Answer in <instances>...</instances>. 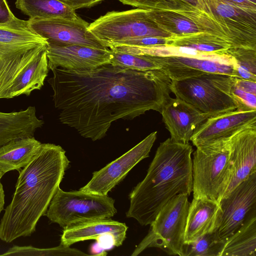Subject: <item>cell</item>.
I'll use <instances>...</instances> for the list:
<instances>
[{"label": "cell", "mask_w": 256, "mask_h": 256, "mask_svg": "<svg viewBox=\"0 0 256 256\" xmlns=\"http://www.w3.org/2000/svg\"><path fill=\"white\" fill-rule=\"evenodd\" d=\"M48 80L63 124L93 141L112 124L132 120L150 110L160 112L171 98L172 80L162 70L139 71L111 63L88 70L56 68Z\"/></svg>", "instance_id": "obj_1"}, {"label": "cell", "mask_w": 256, "mask_h": 256, "mask_svg": "<svg viewBox=\"0 0 256 256\" xmlns=\"http://www.w3.org/2000/svg\"><path fill=\"white\" fill-rule=\"evenodd\" d=\"M69 164L60 146L42 144L32 161L19 171L12 198L0 222V240L9 243L35 232Z\"/></svg>", "instance_id": "obj_2"}, {"label": "cell", "mask_w": 256, "mask_h": 256, "mask_svg": "<svg viewBox=\"0 0 256 256\" xmlns=\"http://www.w3.org/2000/svg\"><path fill=\"white\" fill-rule=\"evenodd\" d=\"M191 145L168 138L161 142L144 178L129 196L126 216L142 226L150 224L162 207L176 196L192 192Z\"/></svg>", "instance_id": "obj_3"}, {"label": "cell", "mask_w": 256, "mask_h": 256, "mask_svg": "<svg viewBox=\"0 0 256 256\" xmlns=\"http://www.w3.org/2000/svg\"><path fill=\"white\" fill-rule=\"evenodd\" d=\"M48 44L30 28L28 20L16 17L0 24V98H8L15 80Z\"/></svg>", "instance_id": "obj_4"}, {"label": "cell", "mask_w": 256, "mask_h": 256, "mask_svg": "<svg viewBox=\"0 0 256 256\" xmlns=\"http://www.w3.org/2000/svg\"><path fill=\"white\" fill-rule=\"evenodd\" d=\"M235 77L208 73L192 78L172 80L171 92L210 117L238 108L232 90Z\"/></svg>", "instance_id": "obj_5"}, {"label": "cell", "mask_w": 256, "mask_h": 256, "mask_svg": "<svg viewBox=\"0 0 256 256\" xmlns=\"http://www.w3.org/2000/svg\"><path fill=\"white\" fill-rule=\"evenodd\" d=\"M186 194H178L168 201L150 224L148 234L136 247L132 256L154 247L169 255L182 256L187 216L190 205Z\"/></svg>", "instance_id": "obj_6"}, {"label": "cell", "mask_w": 256, "mask_h": 256, "mask_svg": "<svg viewBox=\"0 0 256 256\" xmlns=\"http://www.w3.org/2000/svg\"><path fill=\"white\" fill-rule=\"evenodd\" d=\"M114 204V200L108 196L80 190L65 192L59 188L45 216L64 228L82 222L110 218L117 212Z\"/></svg>", "instance_id": "obj_7"}, {"label": "cell", "mask_w": 256, "mask_h": 256, "mask_svg": "<svg viewBox=\"0 0 256 256\" xmlns=\"http://www.w3.org/2000/svg\"><path fill=\"white\" fill-rule=\"evenodd\" d=\"M148 10L137 8L109 12L90 24L88 30L107 48L142 37L170 38L150 17Z\"/></svg>", "instance_id": "obj_8"}, {"label": "cell", "mask_w": 256, "mask_h": 256, "mask_svg": "<svg viewBox=\"0 0 256 256\" xmlns=\"http://www.w3.org/2000/svg\"><path fill=\"white\" fill-rule=\"evenodd\" d=\"M192 160L194 198L218 200L228 163V140L196 147Z\"/></svg>", "instance_id": "obj_9"}, {"label": "cell", "mask_w": 256, "mask_h": 256, "mask_svg": "<svg viewBox=\"0 0 256 256\" xmlns=\"http://www.w3.org/2000/svg\"><path fill=\"white\" fill-rule=\"evenodd\" d=\"M196 7L214 22L232 48L256 50V12L219 0H198Z\"/></svg>", "instance_id": "obj_10"}, {"label": "cell", "mask_w": 256, "mask_h": 256, "mask_svg": "<svg viewBox=\"0 0 256 256\" xmlns=\"http://www.w3.org/2000/svg\"><path fill=\"white\" fill-rule=\"evenodd\" d=\"M218 203L220 210L214 232L220 240L226 242L256 208V172L222 198Z\"/></svg>", "instance_id": "obj_11"}, {"label": "cell", "mask_w": 256, "mask_h": 256, "mask_svg": "<svg viewBox=\"0 0 256 256\" xmlns=\"http://www.w3.org/2000/svg\"><path fill=\"white\" fill-rule=\"evenodd\" d=\"M172 80H179L208 73L234 77V60L224 52L209 53L202 56H150Z\"/></svg>", "instance_id": "obj_12"}, {"label": "cell", "mask_w": 256, "mask_h": 256, "mask_svg": "<svg viewBox=\"0 0 256 256\" xmlns=\"http://www.w3.org/2000/svg\"><path fill=\"white\" fill-rule=\"evenodd\" d=\"M230 154L226 177L218 202L250 174L256 172V124L228 140Z\"/></svg>", "instance_id": "obj_13"}, {"label": "cell", "mask_w": 256, "mask_h": 256, "mask_svg": "<svg viewBox=\"0 0 256 256\" xmlns=\"http://www.w3.org/2000/svg\"><path fill=\"white\" fill-rule=\"evenodd\" d=\"M157 132L148 135L123 155L100 170L93 172L90 182L80 190L94 194L108 196L140 162L149 156L156 140Z\"/></svg>", "instance_id": "obj_14"}, {"label": "cell", "mask_w": 256, "mask_h": 256, "mask_svg": "<svg viewBox=\"0 0 256 256\" xmlns=\"http://www.w3.org/2000/svg\"><path fill=\"white\" fill-rule=\"evenodd\" d=\"M28 21L30 28L48 42L108 48L88 30L90 24L79 16L76 19L29 18Z\"/></svg>", "instance_id": "obj_15"}, {"label": "cell", "mask_w": 256, "mask_h": 256, "mask_svg": "<svg viewBox=\"0 0 256 256\" xmlns=\"http://www.w3.org/2000/svg\"><path fill=\"white\" fill-rule=\"evenodd\" d=\"M48 67L68 70H88L110 63L112 52L88 46L48 42Z\"/></svg>", "instance_id": "obj_16"}, {"label": "cell", "mask_w": 256, "mask_h": 256, "mask_svg": "<svg viewBox=\"0 0 256 256\" xmlns=\"http://www.w3.org/2000/svg\"><path fill=\"white\" fill-rule=\"evenodd\" d=\"M256 124V110L236 108L211 116L196 129L190 141L196 147L228 140L241 130Z\"/></svg>", "instance_id": "obj_17"}, {"label": "cell", "mask_w": 256, "mask_h": 256, "mask_svg": "<svg viewBox=\"0 0 256 256\" xmlns=\"http://www.w3.org/2000/svg\"><path fill=\"white\" fill-rule=\"evenodd\" d=\"M174 141L188 144L194 133L209 116L184 101L170 98L160 112Z\"/></svg>", "instance_id": "obj_18"}, {"label": "cell", "mask_w": 256, "mask_h": 256, "mask_svg": "<svg viewBox=\"0 0 256 256\" xmlns=\"http://www.w3.org/2000/svg\"><path fill=\"white\" fill-rule=\"evenodd\" d=\"M128 228L125 224L110 218L77 222L64 228L60 244L70 246L81 241L96 240L100 236L108 234L114 236L115 246H118L126 238Z\"/></svg>", "instance_id": "obj_19"}, {"label": "cell", "mask_w": 256, "mask_h": 256, "mask_svg": "<svg viewBox=\"0 0 256 256\" xmlns=\"http://www.w3.org/2000/svg\"><path fill=\"white\" fill-rule=\"evenodd\" d=\"M220 210L217 201L193 198L189 206L184 243L192 242L202 235L214 231Z\"/></svg>", "instance_id": "obj_20"}, {"label": "cell", "mask_w": 256, "mask_h": 256, "mask_svg": "<svg viewBox=\"0 0 256 256\" xmlns=\"http://www.w3.org/2000/svg\"><path fill=\"white\" fill-rule=\"evenodd\" d=\"M44 124L36 116L34 106L16 112H0V146L13 139L34 136Z\"/></svg>", "instance_id": "obj_21"}, {"label": "cell", "mask_w": 256, "mask_h": 256, "mask_svg": "<svg viewBox=\"0 0 256 256\" xmlns=\"http://www.w3.org/2000/svg\"><path fill=\"white\" fill-rule=\"evenodd\" d=\"M42 144L34 136L12 140L0 146V176L18 172L26 166L40 150Z\"/></svg>", "instance_id": "obj_22"}, {"label": "cell", "mask_w": 256, "mask_h": 256, "mask_svg": "<svg viewBox=\"0 0 256 256\" xmlns=\"http://www.w3.org/2000/svg\"><path fill=\"white\" fill-rule=\"evenodd\" d=\"M46 49L32 61L22 72L10 88L8 98L22 94L29 96L32 91L40 90L48 72Z\"/></svg>", "instance_id": "obj_23"}, {"label": "cell", "mask_w": 256, "mask_h": 256, "mask_svg": "<svg viewBox=\"0 0 256 256\" xmlns=\"http://www.w3.org/2000/svg\"><path fill=\"white\" fill-rule=\"evenodd\" d=\"M220 256H256V210L226 240Z\"/></svg>", "instance_id": "obj_24"}, {"label": "cell", "mask_w": 256, "mask_h": 256, "mask_svg": "<svg viewBox=\"0 0 256 256\" xmlns=\"http://www.w3.org/2000/svg\"><path fill=\"white\" fill-rule=\"evenodd\" d=\"M148 12L161 28L172 36L205 32L187 10H148Z\"/></svg>", "instance_id": "obj_25"}, {"label": "cell", "mask_w": 256, "mask_h": 256, "mask_svg": "<svg viewBox=\"0 0 256 256\" xmlns=\"http://www.w3.org/2000/svg\"><path fill=\"white\" fill-rule=\"evenodd\" d=\"M16 8L29 18L48 19L78 17L72 10L58 0H16Z\"/></svg>", "instance_id": "obj_26"}, {"label": "cell", "mask_w": 256, "mask_h": 256, "mask_svg": "<svg viewBox=\"0 0 256 256\" xmlns=\"http://www.w3.org/2000/svg\"><path fill=\"white\" fill-rule=\"evenodd\" d=\"M168 45L188 48L206 53H222L232 48L226 39L205 32L172 36L168 38Z\"/></svg>", "instance_id": "obj_27"}, {"label": "cell", "mask_w": 256, "mask_h": 256, "mask_svg": "<svg viewBox=\"0 0 256 256\" xmlns=\"http://www.w3.org/2000/svg\"><path fill=\"white\" fill-rule=\"evenodd\" d=\"M225 244L226 242L220 240L214 231L192 242L184 243L182 256H220Z\"/></svg>", "instance_id": "obj_28"}, {"label": "cell", "mask_w": 256, "mask_h": 256, "mask_svg": "<svg viewBox=\"0 0 256 256\" xmlns=\"http://www.w3.org/2000/svg\"><path fill=\"white\" fill-rule=\"evenodd\" d=\"M234 60V77L256 82V50L242 48H232L223 52Z\"/></svg>", "instance_id": "obj_29"}, {"label": "cell", "mask_w": 256, "mask_h": 256, "mask_svg": "<svg viewBox=\"0 0 256 256\" xmlns=\"http://www.w3.org/2000/svg\"><path fill=\"white\" fill-rule=\"evenodd\" d=\"M89 256L82 251L70 246H66L62 244L58 246L41 248L31 246H14L0 256Z\"/></svg>", "instance_id": "obj_30"}, {"label": "cell", "mask_w": 256, "mask_h": 256, "mask_svg": "<svg viewBox=\"0 0 256 256\" xmlns=\"http://www.w3.org/2000/svg\"><path fill=\"white\" fill-rule=\"evenodd\" d=\"M111 50L112 58L110 63L114 65L139 71L160 68V66L148 55L135 54Z\"/></svg>", "instance_id": "obj_31"}, {"label": "cell", "mask_w": 256, "mask_h": 256, "mask_svg": "<svg viewBox=\"0 0 256 256\" xmlns=\"http://www.w3.org/2000/svg\"><path fill=\"white\" fill-rule=\"evenodd\" d=\"M124 4L148 10H184L196 7L198 0H118Z\"/></svg>", "instance_id": "obj_32"}, {"label": "cell", "mask_w": 256, "mask_h": 256, "mask_svg": "<svg viewBox=\"0 0 256 256\" xmlns=\"http://www.w3.org/2000/svg\"><path fill=\"white\" fill-rule=\"evenodd\" d=\"M232 93L238 105V109L256 110V94L242 90L234 86V84Z\"/></svg>", "instance_id": "obj_33"}, {"label": "cell", "mask_w": 256, "mask_h": 256, "mask_svg": "<svg viewBox=\"0 0 256 256\" xmlns=\"http://www.w3.org/2000/svg\"><path fill=\"white\" fill-rule=\"evenodd\" d=\"M168 38L146 36L133 38L110 46L124 45L138 46H166L168 42Z\"/></svg>", "instance_id": "obj_34"}, {"label": "cell", "mask_w": 256, "mask_h": 256, "mask_svg": "<svg viewBox=\"0 0 256 256\" xmlns=\"http://www.w3.org/2000/svg\"><path fill=\"white\" fill-rule=\"evenodd\" d=\"M72 10L92 6L104 0H58Z\"/></svg>", "instance_id": "obj_35"}, {"label": "cell", "mask_w": 256, "mask_h": 256, "mask_svg": "<svg viewBox=\"0 0 256 256\" xmlns=\"http://www.w3.org/2000/svg\"><path fill=\"white\" fill-rule=\"evenodd\" d=\"M16 18L10 10L6 0H0V24L9 22Z\"/></svg>", "instance_id": "obj_36"}, {"label": "cell", "mask_w": 256, "mask_h": 256, "mask_svg": "<svg viewBox=\"0 0 256 256\" xmlns=\"http://www.w3.org/2000/svg\"><path fill=\"white\" fill-rule=\"evenodd\" d=\"M234 85L242 90L256 94V82L235 78Z\"/></svg>", "instance_id": "obj_37"}, {"label": "cell", "mask_w": 256, "mask_h": 256, "mask_svg": "<svg viewBox=\"0 0 256 256\" xmlns=\"http://www.w3.org/2000/svg\"><path fill=\"white\" fill-rule=\"evenodd\" d=\"M236 6L256 12V0H219Z\"/></svg>", "instance_id": "obj_38"}, {"label": "cell", "mask_w": 256, "mask_h": 256, "mask_svg": "<svg viewBox=\"0 0 256 256\" xmlns=\"http://www.w3.org/2000/svg\"><path fill=\"white\" fill-rule=\"evenodd\" d=\"M2 177L0 176V213L4 208V192L3 189L2 185L0 182Z\"/></svg>", "instance_id": "obj_39"}]
</instances>
